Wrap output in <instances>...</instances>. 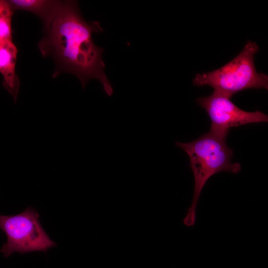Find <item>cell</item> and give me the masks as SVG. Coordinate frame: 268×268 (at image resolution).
I'll use <instances>...</instances> for the list:
<instances>
[{
    "mask_svg": "<svg viewBox=\"0 0 268 268\" xmlns=\"http://www.w3.org/2000/svg\"><path fill=\"white\" fill-rule=\"evenodd\" d=\"M45 35L38 44L44 57H51L55 63L53 77L70 73L80 80L84 89L87 82L96 79L109 96L113 89L106 76L102 60L104 49L94 42L92 34L103 29L97 21L85 20L75 0H63L55 17L44 27Z\"/></svg>",
    "mask_w": 268,
    "mask_h": 268,
    "instance_id": "cell-1",
    "label": "cell"
},
{
    "mask_svg": "<svg viewBox=\"0 0 268 268\" xmlns=\"http://www.w3.org/2000/svg\"><path fill=\"white\" fill-rule=\"evenodd\" d=\"M39 217L37 211L31 207L17 215H0V229L7 238V242L0 250L4 257L14 252H46L49 248L56 246L42 228Z\"/></svg>",
    "mask_w": 268,
    "mask_h": 268,
    "instance_id": "cell-4",
    "label": "cell"
},
{
    "mask_svg": "<svg viewBox=\"0 0 268 268\" xmlns=\"http://www.w3.org/2000/svg\"><path fill=\"white\" fill-rule=\"evenodd\" d=\"M18 49L12 40L0 43V73L4 88L12 96L15 103L19 92L20 81L15 67Z\"/></svg>",
    "mask_w": 268,
    "mask_h": 268,
    "instance_id": "cell-6",
    "label": "cell"
},
{
    "mask_svg": "<svg viewBox=\"0 0 268 268\" xmlns=\"http://www.w3.org/2000/svg\"><path fill=\"white\" fill-rule=\"evenodd\" d=\"M13 12L7 0H0V43L12 40L11 20Z\"/></svg>",
    "mask_w": 268,
    "mask_h": 268,
    "instance_id": "cell-8",
    "label": "cell"
},
{
    "mask_svg": "<svg viewBox=\"0 0 268 268\" xmlns=\"http://www.w3.org/2000/svg\"><path fill=\"white\" fill-rule=\"evenodd\" d=\"M227 135L209 131L193 141L175 142L176 146L188 154L194 177L192 202L183 220L184 224L188 227L195 224L197 206L207 180L219 172L225 171L237 174L241 169L240 163L231 162L233 150L227 144Z\"/></svg>",
    "mask_w": 268,
    "mask_h": 268,
    "instance_id": "cell-2",
    "label": "cell"
},
{
    "mask_svg": "<svg viewBox=\"0 0 268 268\" xmlns=\"http://www.w3.org/2000/svg\"><path fill=\"white\" fill-rule=\"evenodd\" d=\"M255 42L248 41L241 52L221 67L202 73H197L193 80L195 86L208 85L213 91L230 98L236 93L248 89H268V76L258 72L254 56L259 51Z\"/></svg>",
    "mask_w": 268,
    "mask_h": 268,
    "instance_id": "cell-3",
    "label": "cell"
},
{
    "mask_svg": "<svg viewBox=\"0 0 268 268\" xmlns=\"http://www.w3.org/2000/svg\"><path fill=\"white\" fill-rule=\"evenodd\" d=\"M196 102L207 113L211 121L210 131L213 132L228 134L231 128L268 121L265 113L244 111L230 98L215 91L209 96L198 98Z\"/></svg>",
    "mask_w": 268,
    "mask_h": 268,
    "instance_id": "cell-5",
    "label": "cell"
},
{
    "mask_svg": "<svg viewBox=\"0 0 268 268\" xmlns=\"http://www.w3.org/2000/svg\"><path fill=\"white\" fill-rule=\"evenodd\" d=\"M63 0H8L13 11L23 10L35 14L44 24L48 26L56 15Z\"/></svg>",
    "mask_w": 268,
    "mask_h": 268,
    "instance_id": "cell-7",
    "label": "cell"
}]
</instances>
